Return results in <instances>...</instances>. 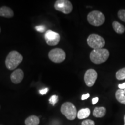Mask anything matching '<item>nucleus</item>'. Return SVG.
Returning <instances> with one entry per match:
<instances>
[{"label":"nucleus","mask_w":125,"mask_h":125,"mask_svg":"<svg viewBox=\"0 0 125 125\" xmlns=\"http://www.w3.org/2000/svg\"><path fill=\"white\" fill-rule=\"evenodd\" d=\"M44 38L46 43L49 46L57 45L60 40V36L59 34L51 30H48L45 32Z\"/></svg>","instance_id":"obj_8"},{"label":"nucleus","mask_w":125,"mask_h":125,"mask_svg":"<svg viewBox=\"0 0 125 125\" xmlns=\"http://www.w3.org/2000/svg\"><path fill=\"white\" fill-rule=\"evenodd\" d=\"M14 13L9 7L3 6L0 7V16L7 18H11L13 16Z\"/></svg>","instance_id":"obj_11"},{"label":"nucleus","mask_w":125,"mask_h":125,"mask_svg":"<svg viewBox=\"0 0 125 125\" xmlns=\"http://www.w3.org/2000/svg\"><path fill=\"white\" fill-rule=\"evenodd\" d=\"M23 57L21 54L16 51L9 53L5 59V65L9 70H13L21 63Z\"/></svg>","instance_id":"obj_2"},{"label":"nucleus","mask_w":125,"mask_h":125,"mask_svg":"<svg viewBox=\"0 0 125 125\" xmlns=\"http://www.w3.org/2000/svg\"><path fill=\"white\" fill-rule=\"evenodd\" d=\"M116 78L118 80L122 81L125 79V67L118 70L116 73Z\"/></svg>","instance_id":"obj_17"},{"label":"nucleus","mask_w":125,"mask_h":125,"mask_svg":"<svg viewBox=\"0 0 125 125\" xmlns=\"http://www.w3.org/2000/svg\"><path fill=\"white\" fill-rule=\"evenodd\" d=\"M98 74L96 70L94 69H89L86 71L84 75V81L86 86L92 87L95 83L97 79Z\"/></svg>","instance_id":"obj_9"},{"label":"nucleus","mask_w":125,"mask_h":125,"mask_svg":"<svg viewBox=\"0 0 125 125\" xmlns=\"http://www.w3.org/2000/svg\"><path fill=\"white\" fill-rule=\"evenodd\" d=\"M35 29L38 32H41V33H43V32H45V31H46V27L45 26H43V25H41V26H36Z\"/></svg>","instance_id":"obj_20"},{"label":"nucleus","mask_w":125,"mask_h":125,"mask_svg":"<svg viewBox=\"0 0 125 125\" xmlns=\"http://www.w3.org/2000/svg\"><path fill=\"white\" fill-rule=\"evenodd\" d=\"M23 78H24V73L20 68L15 70L10 75L11 81L15 84L20 83L22 81Z\"/></svg>","instance_id":"obj_10"},{"label":"nucleus","mask_w":125,"mask_h":125,"mask_svg":"<svg viewBox=\"0 0 125 125\" xmlns=\"http://www.w3.org/2000/svg\"><path fill=\"white\" fill-rule=\"evenodd\" d=\"M48 90H49V89L48 88V87H46V88H44V89H41L40 90V93L41 94V95H44L45 94L47 93V92H48Z\"/></svg>","instance_id":"obj_22"},{"label":"nucleus","mask_w":125,"mask_h":125,"mask_svg":"<svg viewBox=\"0 0 125 125\" xmlns=\"http://www.w3.org/2000/svg\"><path fill=\"white\" fill-rule=\"evenodd\" d=\"M56 10L64 14H69L73 10V7L71 2L68 0H57L54 6Z\"/></svg>","instance_id":"obj_7"},{"label":"nucleus","mask_w":125,"mask_h":125,"mask_svg":"<svg viewBox=\"0 0 125 125\" xmlns=\"http://www.w3.org/2000/svg\"></svg>","instance_id":"obj_28"},{"label":"nucleus","mask_w":125,"mask_h":125,"mask_svg":"<svg viewBox=\"0 0 125 125\" xmlns=\"http://www.w3.org/2000/svg\"><path fill=\"white\" fill-rule=\"evenodd\" d=\"M87 45L93 49H102L105 46V40L100 35L96 34H92L87 39Z\"/></svg>","instance_id":"obj_5"},{"label":"nucleus","mask_w":125,"mask_h":125,"mask_svg":"<svg viewBox=\"0 0 125 125\" xmlns=\"http://www.w3.org/2000/svg\"><path fill=\"white\" fill-rule=\"evenodd\" d=\"M89 97H90L89 93H87V94H83L82 97H81V100H85L88 98Z\"/></svg>","instance_id":"obj_23"},{"label":"nucleus","mask_w":125,"mask_h":125,"mask_svg":"<svg viewBox=\"0 0 125 125\" xmlns=\"http://www.w3.org/2000/svg\"><path fill=\"white\" fill-rule=\"evenodd\" d=\"M26 125H38L40 123V119L35 115H31L25 120Z\"/></svg>","instance_id":"obj_13"},{"label":"nucleus","mask_w":125,"mask_h":125,"mask_svg":"<svg viewBox=\"0 0 125 125\" xmlns=\"http://www.w3.org/2000/svg\"><path fill=\"white\" fill-rule=\"evenodd\" d=\"M124 125H125V115L124 116Z\"/></svg>","instance_id":"obj_26"},{"label":"nucleus","mask_w":125,"mask_h":125,"mask_svg":"<svg viewBox=\"0 0 125 125\" xmlns=\"http://www.w3.org/2000/svg\"><path fill=\"white\" fill-rule=\"evenodd\" d=\"M106 112L107 110L105 107H96L93 110V115L96 118H103L105 115Z\"/></svg>","instance_id":"obj_12"},{"label":"nucleus","mask_w":125,"mask_h":125,"mask_svg":"<svg viewBox=\"0 0 125 125\" xmlns=\"http://www.w3.org/2000/svg\"><path fill=\"white\" fill-rule=\"evenodd\" d=\"M60 111L62 114L70 121H73L77 116L78 112L75 106L70 102H65L62 104Z\"/></svg>","instance_id":"obj_4"},{"label":"nucleus","mask_w":125,"mask_h":125,"mask_svg":"<svg viewBox=\"0 0 125 125\" xmlns=\"http://www.w3.org/2000/svg\"><path fill=\"white\" fill-rule=\"evenodd\" d=\"M112 27H113L114 31L118 34H122L124 33L125 31V26L117 21H113V23H112Z\"/></svg>","instance_id":"obj_14"},{"label":"nucleus","mask_w":125,"mask_h":125,"mask_svg":"<svg viewBox=\"0 0 125 125\" xmlns=\"http://www.w3.org/2000/svg\"><path fill=\"white\" fill-rule=\"evenodd\" d=\"M109 56V52L108 49H93L90 53V59L95 64H101L108 60Z\"/></svg>","instance_id":"obj_1"},{"label":"nucleus","mask_w":125,"mask_h":125,"mask_svg":"<svg viewBox=\"0 0 125 125\" xmlns=\"http://www.w3.org/2000/svg\"><path fill=\"white\" fill-rule=\"evenodd\" d=\"M81 125H95V122L91 119H86L81 123Z\"/></svg>","instance_id":"obj_21"},{"label":"nucleus","mask_w":125,"mask_h":125,"mask_svg":"<svg viewBox=\"0 0 125 125\" xmlns=\"http://www.w3.org/2000/svg\"><path fill=\"white\" fill-rule=\"evenodd\" d=\"M118 18L121 19L122 21H124L125 23V9H121L118 12Z\"/></svg>","instance_id":"obj_19"},{"label":"nucleus","mask_w":125,"mask_h":125,"mask_svg":"<svg viewBox=\"0 0 125 125\" xmlns=\"http://www.w3.org/2000/svg\"><path fill=\"white\" fill-rule=\"evenodd\" d=\"M98 101V97H94L93 98V99H92V104H93V105H94V104H96L97 103Z\"/></svg>","instance_id":"obj_24"},{"label":"nucleus","mask_w":125,"mask_h":125,"mask_svg":"<svg viewBox=\"0 0 125 125\" xmlns=\"http://www.w3.org/2000/svg\"><path fill=\"white\" fill-rule=\"evenodd\" d=\"M115 97L118 102L125 105V93L124 90H117L115 93Z\"/></svg>","instance_id":"obj_16"},{"label":"nucleus","mask_w":125,"mask_h":125,"mask_svg":"<svg viewBox=\"0 0 125 125\" xmlns=\"http://www.w3.org/2000/svg\"><path fill=\"white\" fill-rule=\"evenodd\" d=\"M59 100V97L57 95H53L49 99V102L52 105H54Z\"/></svg>","instance_id":"obj_18"},{"label":"nucleus","mask_w":125,"mask_h":125,"mask_svg":"<svg viewBox=\"0 0 125 125\" xmlns=\"http://www.w3.org/2000/svg\"><path fill=\"white\" fill-rule=\"evenodd\" d=\"M88 22L93 26H100L105 21V17L102 12L99 10H93L87 15Z\"/></svg>","instance_id":"obj_3"},{"label":"nucleus","mask_w":125,"mask_h":125,"mask_svg":"<svg viewBox=\"0 0 125 125\" xmlns=\"http://www.w3.org/2000/svg\"><path fill=\"white\" fill-rule=\"evenodd\" d=\"M118 87H119V89H125V83H123L122 84H119L118 85Z\"/></svg>","instance_id":"obj_25"},{"label":"nucleus","mask_w":125,"mask_h":125,"mask_svg":"<svg viewBox=\"0 0 125 125\" xmlns=\"http://www.w3.org/2000/svg\"></svg>","instance_id":"obj_29"},{"label":"nucleus","mask_w":125,"mask_h":125,"mask_svg":"<svg viewBox=\"0 0 125 125\" xmlns=\"http://www.w3.org/2000/svg\"><path fill=\"white\" fill-rule=\"evenodd\" d=\"M90 114V110L89 108H82L77 113V118L79 119L87 118L89 116Z\"/></svg>","instance_id":"obj_15"},{"label":"nucleus","mask_w":125,"mask_h":125,"mask_svg":"<svg viewBox=\"0 0 125 125\" xmlns=\"http://www.w3.org/2000/svg\"><path fill=\"white\" fill-rule=\"evenodd\" d=\"M48 57L54 63H61L64 61L66 54L65 52L61 48H54L49 52Z\"/></svg>","instance_id":"obj_6"},{"label":"nucleus","mask_w":125,"mask_h":125,"mask_svg":"<svg viewBox=\"0 0 125 125\" xmlns=\"http://www.w3.org/2000/svg\"><path fill=\"white\" fill-rule=\"evenodd\" d=\"M1 27H0V33H1Z\"/></svg>","instance_id":"obj_27"}]
</instances>
